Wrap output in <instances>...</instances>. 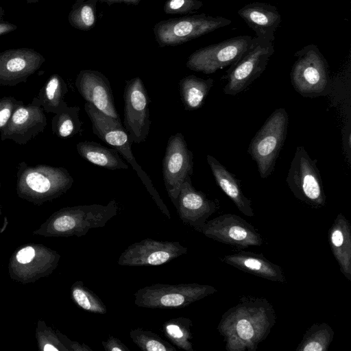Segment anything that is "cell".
<instances>
[{
  "label": "cell",
  "instance_id": "cell-1",
  "mask_svg": "<svg viewBox=\"0 0 351 351\" xmlns=\"http://www.w3.org/2000/svg\"><path fill=\"white\" fill-rule=\"evenodd\" d=\"M276 322L274 308L265 298L243 295L222 315L217 330L227 351H256Z\"/></svg>",
  "mask_w": 351,
  "mask_h": 351
},
{
  "label": "cell",
  "instance_id": "cell-2",
  "mask_svg": "<svg viewBox=\"0 0 351 351\" xmlns=\"http://www.w3.org/2000/svg\"><path fill=\"white\" fill-rule=\"evenodd\" d=\"M115 199L106 205L68 206L54 212L33 234L45 237H82L93 228H101L118 213Z\"/></svg>",
  "mask_w": 351,
  "mask_h": 351
},
{
  "label": "cell",
  "instance_id": "cell-3",
  "mask_svg": "<svg viewBox=\"0 0 351 351\" xmlns=\"http://www.w3.org/2000/svg\"><path fill=\"white\" fill-rule=\"evenodd\" d=\"M74 182L68 170L47 165L29 166L21 162L17 166L16 194L27 202L41 205L64 194Z\"/></svg>",
  "mask_w": 351,
  "mask_h": 351
},
{
  "label": "cell",
  "instance_id": "cell-4",
  "mask_svg": "<svg viewBox=\"0 0 351 351\" xmlns=\"http://www.w3.org/2000/svg\"><path fill=\"white\" fill-rule=\"evenodd\" d=\"M84 110L91 121L93 133L115 149L132 166L160 210L171 219L168 208L160 198L150 178L137 163L131 149L133 143L121 121L105 114L88 102L84 104Z\"/></svg>",
  "mask_w": 351,
  "mask_h": 351
},
{
  "label": "cell",
  "instance_id": "cell-5",
  "mask_svg": "<svg viewBox=\"0 0 351 351\" xmlns=\"http://www.w3.org/2000/svg\"><path fill=\"white\" fill-rule=\"evenodd\" d=\"M297 58L291 71V84L304 97L329 94L332 80L326 60L317 47L311 44L295 53Z\"/></svg>",
  "mask_w": 351,
  "mask_h": 351
},
{
  "label": "cell",
  "instance_id": "cell-6",
  "mask_svg": "<svg viewBox=\"0 0 351 351\" xmlns=\"http://www.w3.org/2000/svg\"><path fill=\"white\" fill-rule=\"evenodd\" d=\"M289 117L283 108L275 110L252 138L247 153L256 162L261 178L274 171L286 140Z\"/></svg>",
  "mask_w": 351,
  "mask_h": 351
},
{
  "label": "cell",
  "instance_id": "cell-7",
  "mask_svg": "<svg viewBox=\"0 0 351 351\" xmlns=\"http://www.w3.org/2000/svg\"><path fill=\"white\" fill-rule=\"evenodd\" d=\"M217 291L213 286L198 283H156L138 289L134 304L147 308H180Z\"/></svg>",
  "mask_w": 351,
  "mask_h": 351
},
{
  "label": "cell",
  "instance_id": "cell-8",
  "mask_svg": "<svg viewBox=\"0 0 351 351\" xmlns=\"http://www.w3.org/2000/svg\"><path fill=\"white\" fill-rule=\"evenodd\" d=\"M317 162V160H313L303 146L297 147L286 178L293 195L313 208H322L326 202Z\"/></svg>",
  "mask_w": 351,
  "mask_h": 351
},
{
  "label": "cell",
  "instance_id": "cell-9",
  "mask_svg": "<svg viewBox=\"0 0 351 351\" xmlns=\"http://www.w3.org/2000/svg\"><path fill=\"white\" fill-rule=\"evenodd\" d=\"M60 255L43 244L29 243L11 255L8 274L12 280L26 285L50 276L58 265Z\"/></svg>",
  "mask_w": 351,
  "mask_h": 351
},
{
  "label": "cell",
  "instance_id": "cell-10",
  "mask_svg": "<svg viewBox=\"0 0 351 351\" xmlns=\"http://www.w3.org/2000/svg\"><path fill=\"white\" fill-rule=\"evenodd\" d=\"M274 51V42L254 37L249 49L227 71L223 93L233 96L247 89L263 73Z\"/></svg>",
  "mask_w": 351,
  "mask_h": 351
},
{
  "label": "cell",
  "instance_id": "cell-11",
  "mask_svg": "<svg viewBox=\"0 0 351 351\" xmlns=\"http://www.w3.org/2000/svg\"><path fill=\"white\" fill-rule=\"evenodd\" d=\"M231 20L206 14L160 21L154 27L156 40L161 47L180 45L219 28L229 25Z\"/></svg>",
  "mask_w": 351,
  "mask_h": 351
},
{
  "label": "cell",
  "instance_id": "cell-12",
  "mask_svg": "<svg viewBox=\"0 0 351 351\" xmlns=\"http://www.w3.org/2000/svg\"><path fill=\"white\" fill-rule=\"evenodd\" d=\"M254 41L250 36H239L193 52L188 58L186 66L205 74L215 73L235 64L249 49Z\"/></svg>",
  "mask_w": 351,
  "mask_h": 351
},
{
  "label": "cell",
  "instance_id": "cell-13",
  "mask_svg": "<svg viewBox=\"0 0 351 351\" xmlns=\"http://www.w3.org/2000/svg\"><path fill=\"white\" fill-rule=\"evenodd\" d=\"M162 169L166 191L176 208L181 186L193 172V154L182 133L178 132L169 138Z\"/></svg>",
  "mask_w": 351,
  "mask_h": 351
},
{
  "label": "cell",
  "instance_id": "cell-14",
  "mask_svg": "<svg viewBox=\"0 0 351 351\" xmlns=\"http://www.w3.org/2000/svg\"><path fill=\"white\" fill-rule=\"evenodd\" d=\"M200 232L208 238L237 249L261 246L264 243L253 225L232 213L223 214L207 220Z\"/></svg>",
  "mask_w": 351,
  "mask_h": 351
},
{
  "label": "cell",
  "instance_id": "cell-15",
  "mask_svg": "<svg viewBox=\"0 0 351 351\" xmlns=\"http://www.w3.org/2000/svg\"><path fill=\"white\" fill-rule=\"evenodd\" d=\"M123 101L124 128L131 141L136 144L145 141L151 125L150 100L140 77H136L126 82Z\"/></svg>",
  "mask_w": 351,
  "mask_h": 351
},
{
  "label": "cell",
  "instance_id": "cell-16",
  "mask_svg": "<svg viewBox=\"0 0 351 351\" xmlns=\"http://www.w3.org/2000/svg\"><path fill=\"white\" fill-rule=\"evenodd\" d=\"M187 247L178 241H163L145 239L130 245L120 255L121 266H157L185 254Z\"/></svg>",
  "mask_w": 351,
  "mask_h": 351
},
{
  "label": "cell",
  "instance_id": "cell-17",
  "mask_svg": "<svg viewBox=\"0 0 351 351\" xmlns=\"http://www.w3.org/2000/svg\"><path fill=\"white\" fill-rule=\"evenodd\" d=\"M42 106L34 98L28 105L19 106L0 132L1 141L11 140L24 145L45 130L47 118Z\"/></svg>",
  "mask_w": 351,
  "mask_h": 351
},
{
  "label": "cell",
  "instance_id": "cell-18",
  "mask_svg": "<svg viewBox=\"0 0 351 351\" xmlns=\"http://www.w3.org/2000/svg\"><path fill=\"white\" fill-rule=\"evenodd\" d=\"M39 52L30 48L10 49L0 53V86L27 82L45 62Z\"/></svg>",
  "mask_w": 351,
  "mask_h": 351
},
{
  "label": "cell",
  "instance_id": "cell-19",
  "mask_svg": "<svg viewBox=\"0 0 351 351\" xmlns=\"http://www.w3.org/2000/svg\"><path fill=\"white\" fill-rule=\"evenodd\" d=\"M219 208V202L207 197L192 185L191 176L182 183L178 198L177 213L183 223L199 232L208 217Z\"/></svg>",
  "mask_w": 351,
  "mask_h": 351
},
{
  "label": "cell",
  "instance_id": "cell-20",
  "mask_svg": "<svg viewBox=\"0 0 351 351\" xmlns=\"http://www.w3.org/2000/svg\"><path fill=\"white\" fill-rule=\"evenodd\" d=\"M75 86L86 102L105 114L121 121L109 80L103 73L97 71L82 70L77 76Z\"/></svg>",
  "mask_w": 351,
  "mask_h": 351
},
{
  "label": "cell",
  "instance_id": "cell-21",
  "mask_svg": "<svg viewBox=\"0 0 351 351\" xmlns=\"http://www.w3.org/2000/svg\"><path fill=\"white\" fill-rule=\"evenodd\" d=\"M221 261L239 270L268 280L286 282L281 267L269 261L263 254L237 249L232 253L224 255Z\"/></svg>",
  "mask_w": 351,
  "mask_h": 351
},
{
  "label": "cell",
  "instance_id": "cell-22",
  "mask_svg": "<svg viewBox=\"0 0 351 351\" xmlns=\"http://www.w3.org/2000/svg\"><path fill=\"white\" fill-rule=\"evenodd\" d=\"M245 23L255 32L256 37L274 42L281 16L276 7L255 2L246 4L237 12Z\"/></svg>",
  "mask_w": 351,
  "mask_h": 351
},
{
  "label": "cell",
  "instance_id": "cell-23",
  "mask_svg": "<svg viewBox=\"0 0 351 351\" xmlns=\"http://www.w3.org/2000/svg\"><path fill=\"white\" fill-rule=\"evenodd\" d=\"M332 253L345 278L351 281V226L342 213H339L328 233Z\"/></svg>",
  "mask_w": 351,
  "mask_h": 351
},
{
  "label": "cell",
  "instance_id": "cell-24",
  "mask_svg": "<svg viewBox=\"0 0 351 351\" xmlns=\"http://www.w3.org/2000/svg\"><path fill=\"white\" fill-rule=\"evenodd\" d=\"M206 160L219 188L233 202L240 212L245 216L254 217L252 201L244 195L240 180L214 156L208 154Z\"/></svg>",
  "mask_w": 351,
  "mask_h": 351
},
{
  "label": "cell",
  "instance_id": "cell-25",
  "mask_svg": "<svg viewBox=\"0 0 351 351\" xmlns=\"http://www.w3.org/2000/svg\"><path fill=\"white\" fill-rule=\"evenodd\" d=\"M78 154L84 160L101 167L110 169H128L123 158L114 148H108L94 141H82L77 144Z\"/></svg>",
  "mask_w": 351,
  "mask_h": 351
},
{
  "label": "cell",
  "instance_id": "cell-26",
  "mask_svg": "<svg viewBox=\"0 0 351 351\" xmlns=\"http://www.w3.org/2000/svg\"><path fill=\"white\" fill-rule=\"evenodd\" d=\"M214 82L212 78L202 79L194 75L180 80L179 91L184 109L195 110L201 108Z\"/></svg>",
  "mask_w": 351,
  "mask_h": 351
},
{
  "label": "cell",
  "instance_id": "cell-27",
  "mask_svg": "<svg viewBox=\"0 0 351 351\" xmlns=\"http://www.w3.org/2000/svg\"><path fill=\"white\" fill-rule=\"evenodd\" d=\"M67 92V85L62 77L53 74L34 98L45 112L57 114L67 106L64 101Z\"/></svg>",
  "mask_w": 351,
  "mask_h": 351
},
{
  "label": "cell",
  "instance_id": "cell-28",
  "mask_svg": "<svg viewBox=\"0 0 351 351\" xmlns=\"http://www.w3.org/2000/svg\"><path fill=\"white\" fill-rule=\"evenodd\" d=\"M334 335L327 323H315L306 330L295 351H327Z\"/></svg>",
  "mask_w": 351,
  "mask_h": 351
},
{
  "label": "cell",
  "instance_id": "cell-29",
  "mask_svg": "<svg viewBox=\"0 0 351 351\" xmlns=\"http://www.w3.org/2000/svg\"><path fill=\"white\" fill-rule=\"evenodd\" d=\"M191 327L192 322L189 318L179 317L166 321L162 330L174 346L185 351H194L191 342Z\"/></svg>",
  "mask_w": 351,
  "mask_h": 351
},
{
  "label": "cell",
  "instance_id": "cell-30",
  "mask_svg": "<svg viewBox=\"0 0 351 351\" xmlns=\"http://www.w3.org/2000/svg\"><path fill=\"white\" fill-rule=\"evenodd\" d=\"M80 108L77 106H65L53 117L51 130L60 138H69L81 130L82 122L80 119Z\"/></svg>",
  "mask_w": 351,
  "mask_h": 351
},
{
  "label": "cell",
  "instance_id": "cell-31",
  "mask_svg": "<svg viewBox=\"0 0 351 351\" xmlns=\"http://www.w3.org/2000/svg\"><path fill=\"white\" fill-rule=\"evenodd\" d=\"M71 298L80 308L90 313L106 314L107 308L103 301L80 280L71 287Z\"/></svg>",
  "mask_w": 351,
  "mask_h": 351
},
{
  "label": "cell",
  "instance_id": "cell-32",
  "mask_svg": "<svg viewBox=\"0 0 351 351\" xmlns=\"http://www.w3.org/2000/svg\"><path fill=\"white\" fill-rule=\"evenodd\" d=\"M132 341L143 351H176L169 342L162 339L158 334L137 328L130 332Z\"/></svg>",
  "mask_w": 351,
  "mask_h": 351
},
{
  "label": "cell",
  "instance_id": "cell-33",
  "mask_svg": "<svg viewBox=\"0 0 351 351\" xmlns=\"http://www.w3.org/2000/svg\"><path fill=\"white\" fill-rule=\"evenodd\" d=\"M35 336L38 348L41 351H68L61 343L56 331L42 319L37 322Z\"/></svg>",
  "mask_w": 351,
  "mask_h": 351
},
{
  "label": "cell",
  "instance_id": "cell-34",
  "mask_svg": "<svg viewBox=\"0 0 351 351\" xmlns=\"http://www.w3.org/2000/svg\"><path fill=\"white\" fill-rule=\"evenodd\" d=\"M69 21L75 28L88 30L95 23V14L93 6L85 3L73 9L69 14Z\"/></svg>",
  "mask_w": 351,
  "mask_h": 351
},
{
  "label": "cell",
  "instance_id": "cell-35",
  "mask_svg": "<svg viewBox=\"0 0 351 351\" xmlns=\"http://www.w3.org/2000/svg\"><path fill=\"white\" fill-rule=\"evenodd\" d=\"M202 5L199 0H167L164 10L167 14H182L198 10Z\"/></svg>",
  "mask_w": 351,
  "mask_h": 351
},
{
  "label": "cell",
  "instance_id": "cell-36",
  "mask_svg": "<svg viewBox=\"0 0 351 351\" xmlns=\"http://www.w3.org/2000/svg\"><path fill=\"white\" fill-rule=\"evenodd\" d=\"M23 104V101L17 100L14 97L0 99V132L6 125L14 111Z\"/></svg>",
  "mask_w": 351,
  "mask_h": 351
},
{
  "label": "cell",
  "instance_id": "cell-37",
  "mask_svg": "<svg viewBox=\"0 0 351 351\" xmlns=\"http://www.w3.org/2000/svg\"><path fill=\"white\" fill-rule=\"evenodd\" d=\"M56 331L61 343L67 348L68 351H93L87 345L75 341H71L59 330H56Z\"/></svg>",
  "mask_w": 351,
  "mask_h": 351
},
{
  "label": "cell",
  "instance_id": "cell-38",
  "mask_svg": "<svg viewBox=\"0 0 351 351\" xmlns=\"http://www.w3.org/2000/svg\"><path fill=\"white\" fill-rule=\"evenodd\" d=\"M106 351H130V349L119 339L114 336H109L106 341H101Z\"/></svg>",
  "mask_w": 351,
  "mask_h": 351
},
{
  "label": "cell",
  "instance_id": "cell-39",
  "mask_svg": "<svg viewBox=\"0 0 351 351\" xmlns=\"http://www.w3.org/2000/svg\"><path fill=\"white\" fill-rule=\"evenodd\" d=\"M344 132H343V147L348 158V162H350V121H349L348 124L343 128Z\"/></svg>",
  "mask_w": 351,
  "mask_h": 351
},
{
  "label": "cell",
  "instance_id": "cell-40",
  "mask_svg": "<svg viewBox=\"0 0 351 351\" xmlns=\"http://www.w3.org/2000/svg\"><path fill=\"white\" fill-rule=\"evenodd\" d=\"M16 29L17 26L14 24L8 22L0 21V36L10 33Z\"/></svg>",
  "mask_w": 351,
  "mask_h": 351
},
{
  "label": "cell",
  "instance_id": "cell-41",
  "mask_svg": "<svg viewBox=\"0 0 351 351\" xmlns=\"http://www.w3.org/2000/svg\"><path fill=\"white\" fill-rule=\"evenodd\" d=\"M109 5L117 3V2H125L127 3L137 4L140 0H107Z\"/></svg>",
  "mask_w": 351,
  "mask_h": 351
},
{
  "label": "cell",
  "instance_id": "cell-42",
  "mask_svg": "<svg viewBox=\"0 0 351 351\" xmlns=\"http://www.w3.org/2000/svg\"><path fill=\"white\" fill-rule=\"evenodd\" d=\"M4 15V10L3 9V8L0 5V21L3 17V16Z\"/></svg>",
  "mask_w": 351,
  "mask_h": 351
},
{
  "label": "cell",
  "instance_id": "cell-43",
  "mask_svg": "<svg viewBox=\"0 0 351 351\" xmlns=\"http://www.w3.org/2000/svg\"><path fill=\"white\" fill-rule=\"evenodd\" d=\"M39 1H40V0H26V2L27 3H36Z\"/></svg>",
  "mask_w": 351,
  "mask_h": 351
},
{
  "label": "cell",
  "instance_id": "cell-44",
  "mask_svg": "<svg viewBox=\"0 0 351 351\" xmlns=\"http://www.w3.org/2000/svg\"><path fill=\"white\" fill-rule=\"evenodd\" d=\"M1 214H2V206L0 204V215H1Z\"/></svg>",
  "mask_w": 351,
  "mask_h": 351
},
{
  "label": "cell",
  "instance_id": "cell-45",
  "mask_svg": "<svg viewBox=\"0 0 351 351\" xmlns=\"http://www.w3.org/2000/svg\"><path fill=\"white\" fill-rule=\"evenodd\" d=\"M0 187H1V182H0Z\"/></svg>",
  "mask_w": 351,
  "mask_h": 351
}]
</instances>
